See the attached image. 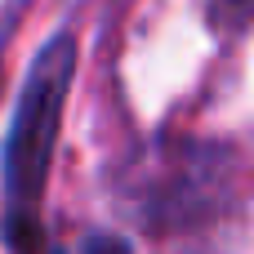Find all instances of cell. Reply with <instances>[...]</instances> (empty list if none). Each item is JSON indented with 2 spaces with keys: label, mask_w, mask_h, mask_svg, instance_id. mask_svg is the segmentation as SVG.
<instances>
[{
  "label": "cell",
  "mask_w": 254,
  "mask_h": 254,
  "mask_svg": "<svg viewBox=\"0 0 254 254\" xmlns=\"http://www.w3.org/2000/svg\"><path fill=\"white\" fill-rule=\"evenodd\" d=\"M80 67V36L63 22L27 63L9 129L0 143V246L9 254H45V196L67 121V98Z\"/></svg>",
  "instance_id": "6da1fadb"
},
{
  "label": "cell",
  "mask_w": 254,
  "mask_h": 254,
  "mask_svg": "<svg viewBox=\"0 0 254 254\" xmlns=\"http://www.w3.org/2000/svg\"><path fill=\"white\" fill-rule=\"evenodd\" d=\"M246 156L228 138L161 134L116 165V210L152 237L205 232L241 210Z\"/></svg>",
  "instance_id": "7a4b0ae2"
},
{
  "label": "cell",
  "mask_w": 254,
  "mask_h": 254,
  "mask_svg": "<svg viewBox=\"0 0 254 254\" xmlns=\"http://www.w3.org/2000/svg\"><path fill=\"white\" fill-rule=\"evenodd\" d=\"M205 27L223 40H241L250 27V0H210L205 4Z\"/></svg>",
  "instance_id": "3957f363"
},
{
  "label": "cell",
  "mask_w": 254,
  "mask_h": 254,
  "mask_svg": "<svg viewBox=\"0 0 254 254\" xmlns=\"http://www.w3.org/2000/svg\"><path fill=\"white\" fill-rule=\"evenodd\" d=\"M80 254H134V246L121 232H89L80 241Z\"/></svg>",
  "instance_id": "277c9868"
},
{
  "label": "cell",
  "mask_w": 254,
  "mask_h": 254,
  "mask_svg": "<svg viewBox=\"0 0 254 254\" xmlns=\"http://www.w3.org/2000/svg\"><path fill=\"white\" fill-rule=\"evenodd\" d=\"M45 254H67V250H58V246H49V250H45Z\"/></svg>",
  "instance_id": "5b68a950"
}]
</instances>
